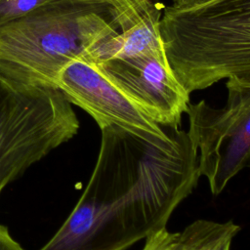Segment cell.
<instances>
[{
    "label": "cell",
    "mask_w": 250,
    "mask_h": 250,
    "mask_svg": "<svg viewBox=\"0 0 250 250\" xmlns=\"http://www.w3.org/2000/svg\"><path fill=\"white\" fill-rule=\"evenodd\" d=\"M98 159L68 218L40 250H126L166 228L200 178L188 132L167 127L146 139L117 126L101 129Z\"/></svg>",
    "instance_id": "cell-1"
},
{
    "label": "cell",
    "mask_w": 250,
    "mask_h": 250,
    "mask_svg": "<svg viewBox=\"0 0 250 250\" xmlns=\"http://www.w3.org/2000/svg\"><path fill=\"white\" fill-rule=\"evenodd\" d=\"M118 33L112 37L110 58H130L164 48L160 21L165 6L158 0H115ZM110 60V59H109Z\"/></svg>",
    "instance_id": "cell-7"
},
{
    "label": "cell",
    "mask_w": 250,
    "mask_h": 250,
    "mask_svg": "<svg viewBox=\"0 0 250 250\" xmlns=\"http://www.w3.org/2000/svg\"><path fill=\"white\" fill-rule=\"evenodd\" d=\"M117 31L111 4L53 0L0 26V75L57 88L69 63Z\"/></svg>",
    "instance_id": "cell-2"
},
{
    "label": "cell",
    "mask_w": 250,
    "mask_h": 250,
    "mask_svg": "<svg viewBox=\"0 0 250 250\" xmlns=\"http://www.w3.org/2000/svg\"><path fill=\"white\" fill-rule=\"evenodd\" d=\"M222 108L205 101L188 104V135L197 150L200 176L218 195L242 169L250 166V80L229 77Z\"/></svg>",
    "instance_id": "cell-4"
},
{
    "label": "cell",
    "mask_w": 250,
    "mask_h": 250,
    "mask_svg": "<svg viewBox=\"0 0 250 250\" xmlns=\"http://www.w3.org/2000/svg\"><path fill=\"white\" fill-rule=\"evenodd\" d=\"M142 250H179L178 232H170L163 229L146 238V244Z\"/></svg>",
    "instance_id": "cell-10"
},
{
    "label": "cell",
    "mask_w": 250,
    "mask_h": 250,
    "mask_svg": "<svg viewBox=\"0 0 250 250\" xmlns=\"http://www.w3.org/2000/svg\"><path fill=\"white\" fill-rule=\"evenodd\" d=\"M57 88L66 100L89 113L100 129L117 126L146 139L167 134L110 78L102 66L81 57L60 74Z\"/></svg>",
    "instance_id": "cell-5"
},
{
    "label": "cell",
    "mask_w": 250,
    "mask_h": 250,
    "mask_svg": "<svg viewBox=\"0 0 250 250\" xmlns=\"http://www.w3.org/2000/svg\"><path fill=\"white\" fill-rule=\"evenodd\" d=\"M53 0H0V26L19 20Z\"/></svg>",
    "instance_id": "cell-9"
},
{
    "label": "cell",
    "mask_w": 250,
    "mask_h": 250,
    "mask_svg": "<svg viewBox=\"0 0 250 250\" xmlns=\"http://www.w3.org/2000/svg\"><path fill=\"white\" fill-rule=\"evenodd\" d=\"M0 250H24L2 225H0Z\"/></svg>",
    "instance_id": "cell-11"
},
{
    "label": "cell",
    "mask_w": 250,
    "mask_h": 250,
    "mask_svg": "<svg viewBox=\"0 0 250 250\" xmlns=\"http://www.w3.org/2000/svg\"><path fill=\"white\" fill-rule=\"evenodd\" d=\"M97 63L156 123L179 128L190 103L189 93L177 78L164 48Z\"/></svg>",
    "instance_id": "cell-6"
},
{
    "label": "cell",
    "mask_w": 250,
    "mask_h": 250,
    "mask_svg": "<svg viewBox=\"0 0 250 250\" xmlns=\"http://www.w3.org/2000/svg\"><path fill=\"white\" fill-rule=\"evenodd\" d=\"M82 1H87V2H93V3H107L110 4L111 2L115 0H82Z\"/></svg>",
    "instance_id": "cell-13"
},
{
    "label": "cell",
    "mask_w": 250,
    "mask_h": 250,
    "mask_svg": "<svg viewBox=\"0 0 250 250\" xmlns=\"http://www.w3.org/2000/svg\"><path fill=\"white\" fill-rule=\"evenodd\" d=\"M240 227L229 221L217 223L197 220L178 232L179 250H229Z\"/></svg>",
    "instance_id": "cell-8"
},
{
    "label": "cell",
    "mask_w": 250,
    "mask_h": 250,
    "mask_svg": "<svg viewBox=\"0 0 250 250\" xmlns=\"http://www.w3.org/2000/svg\"><path fill=\"white\" fill-rule=\"evenodd\" d=\"M214 0H173L172 6L179 9H187L201 6L207 3H210Z\"/></svg>",
    "instance_id": "cell-12"
},
{
    "label": "cell",
    "mask_w": 250,
    "mask_h": 250,
    "mask_svg": "<svg viewBox=\"0 0 250 250\" xmlns=\"http://www.w3.org/2000/svg\"><path fill=\"white\" fill-rule=\"evenodd\" d=\"M78 129L70 103L58 88L25 85L0 75V193Z\"/></svg>",
    "instance_id": "cell-3"
}]
</instances>
